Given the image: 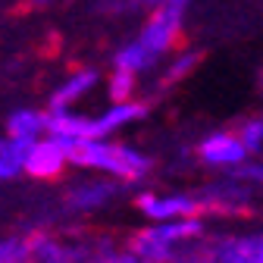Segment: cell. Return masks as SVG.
Returning <instances> with one entry per match:
<instances>
[{
	"label": "cell",
	"mask_w": 263,
	"mask_h": 263,
	"mask_svg": "<svg viewBox=\"0 0 263 263\" xmlns=\"http://www.w3.org/2000/svg\"><path fill=\"white\" fill-rule=\"evenodd\" d=\"M188 4L191 0H166V4L147 10L144 22L135 28V35H128L110 53V69H125L132 76H138L141 82L157 76L160 66L182 47Z\"/></svg>",
	"instance_id": "6da1fadb"
},
{
	"label": "cell",
	"mask_w": 263,
	"mask_h": 263,
	"mask_svg": "<svg viewBox=\"0 0 263 263\" xmlns=\"http://www.w3.org/2000/svg\"><path fill=\"white\" fill-rule=\"evenodd\" d=\"M154 166H157V160L144 147L122 141V138H91L72 151V170L101 173V176L125 182L128 188L144 185Z\"/></svg>",
	"instance_id": "7a4b0ae2"
},
{
	"label": "cell",
	"mask_w": 263,
	"mask_h": 263,
	"mask_svg": "<svg viewBox=\"0 0 263 263\" xmlns=\"http://www.w3.org/2000/svg\"><path fill=\"white\" fill-rule=\"evenodd\" d=\"M207 232H210L207 216H188L170 222H141L125 241L147 263H173L188 245L207 238Z\"/></svg>",
	"instance_id": "3957f363"
},
{
	"label": "cell",
	"mask_w": 263,
	"mask_h": 263,
	"mask_svg": "<svg viewBox=\"0 0 263 263\" xmlns=\"http://www.w3.org/2000/svg\"><path fill=\"white\" fill-rule=\"evenodd\" d=\"M128 185L101 173H88V170H76L72 179L63 182L60 191V210L72 219H91L101 216L107 210H113L122 197H125Z\"/></svg>",
	"instance_id": "277c9868"
},
{
	"label": "cell",
	"mask_w": 263,
	"mask_h": 263,
	"mask_svg": "<svg viewBox=\"0 0 263 263\" xmlns=\"http://www.w3.org/2000/svg\"><path fill=\"white\" fill-rule=\"evenodd\" d=\"M194 191L201 197V210L207 219H229V222L257 216V204L263 194L254 185H248L245 179H238L235 173L213 176L204 185H197Z\"/></svg>",
	"instance_id": "5b68a950"
},
{
	"label": "cell",
	"mask_w": 263,
	"mask_h": 263,
	"mask_svg": "<svg viewBox=\"0 0 263 263\" xmlns=\"http://www.w3.org/2000/svg\"><path fill=\"white\" fill-rule=\"evenodd\" d=\"M132 207L141 216V222H170L204 216L201 197L194 188H138L132 197Z\"/></svg>",
	"instance_id": "8992f818"
},
{
	"label": "cell",
	"mask_w": 263,
	"mask_h": 263,
	"mask_svg": "<svg viewBox=\"0 0 263 263\" xmlns=\"http://www.w3.org/2000/svg\"><path fill=\"white\" fill-rule=\"evenodd\" d=\"M204 263H263V222L210 229L204 238Z\"/></svg>",
	"instance_id": "52a82bcc"
},
{
	"label": "cell",
	"mask_w": 263,
	"mask_h": 263,
	"mask_svg": "<svg viewBox=\"0 0 263 263\" xmlns=\"http://www.w3.org/2000/svg\"><path fill=\"white\" fill-rule=\"evenodd\" d=\"M191 160L194 166H201L213 176H222V173H235L241 163H248L251 151L245 147L235 128H213V132H204L191 144Z\"/></svg>",
	"instance_id": "ba28073f"
},
{
	"label": "cell",
	"mask_w": 263,
	"mask_h": 263,
	"mask_svg": "<svg viewBox=\"0 0 263 263\" xmlns=\"http://www.w3.org/2000/svg\"><path fill=\"white\" fill-rule=\"evenodd\" d=\"M85 254H88V232L63 235L53 229L31 232V263H85Z\"/></svg>",
	"instance_id": "9c48e42d"
},
{
	"label": "cell",
	"mask_w": 263,
	"mask_h": 263,
	"mask_svg": "<svg viewBox=\"0 0 263 263\" xmlns=\"http://www.w3.org/2000/svg\"><path fill=\"white\" fill-rule=\"evenodd\" d=\"M72 170V151L57 138H41L25 147V176L35 182H60Z\"/></svg>",
	"instance_id": "30bf717a"
},
{
	"label": "cell",
	"mask_w": 263,
	"mask_h": 263,
	"mask_svg": "<svg viewBox=\"0 0 263 263\" xmlns=\"http://www.w3.org/2000/svg\"><path fill=\"white\" fill-rule=\"evenodd\" d=\"M104 76L97 66H72L47 94V107L50 110H79L88 97L104 88Z\"/></svg>",
	"instance_id": "8fae6325"
},
{
	"label": "cell",
	"mask_w": 263,
	"mask_h": 263,
	"mask_svg": "<svg viewBox=\"0 0 263 263\" xmlns=\"http://www.w3.org/2000/svg\"><path fill=\"white\" fill-rule=\"evenodd\" d=\"M151 113V104L147 101H107L104 110L94 113V138H122L132 125L144 122Z\"/></svg>",
	"instance_id": "7c38bea8"
},
{
	"label": "cell",
	"mask_w": 263,
	"mask_h": 263,
	"mask_svg": "<svg viewBox=\"0 0 263 263\" xmlns=\"http://www.w3.org/2000/svg\"><path fill=\"white\" fill-rule=\"evenodd\" d=\"M47 135L57 138L60 144H66L69 151H76L82 141L94 138V113H85L82 107L79 110H50Z\"/></svg>",
	"instance_id": "4fadbf2b"
},
{
	"label": "cell",
	"mask_w": 263,
	"mask_h": 263,
	"mask_svg": "<svg viewBox=\"0 0 263 263\" xmlns=\"http://www.w3.org/2000/svg\"><path fill=\"white\" fill-rule=\"evenodd\" d=\"M47 125H50V110L47 107H16L4 119V132L10 138L22 141V144L47 138Z\"/></svg>",
	"instance_id": "5bb4252c"
},
{
	"label": "cell",
	"mask_w": 263,
	"mask_h": 263,
	"mask_svg": "<svg viewBox=\"0 0 263 263\" xmlns=\"http://www.w3.org/2000/svg\"><path fill=\"white\" fill-rule=\"evenodd\" d=\"M85 263H147L135 251L128 248V241H119L104 232H88V254Z\"/></svg>",
	"instance_id": "9a60e30c"
},
{
	"label": "cell",
	"mask_w": 263,
	"mask_h": 263,
	"mask_svg": "<svg viewBox=\"0 0 263 263\" xmlns=\"http://www.w3.org/2000/svg\"><path fill=\"white\" fill-rule=\"evenodd\" d=\"M197 63H201V50H194V47H179L166 63L160 66V72H157V88L166 91V88L182 85V82L197 69Z\"/></svg>",
	"instance_id": "2e32d148"
},
{
	"label": "cell",
	"mask_w": 263,
	"mask_h": 263,
	"mask_svg": "<svg viewBox=\"0 0 263 263\" xmlns=\"http://www.w3.org/2000/svg\"><path fill=\"white\" fill-rule=\"evenodd\" d=\"M25 147L28 144L10 138L7 132H0V182H13L25 176Z\"/></svg>",
	"instance_id": "e0dca14e"
},
{
	"label": "cell",
	"mask_w": 263,
	"mask_h": 263,
	"mask_svg": "<svg viewBox=\"0 0 263 263\" xmlns=\"http://www.w3.org/2000/svg\"><path fill=\"white\" fill-rule=\"evenodd\" d=\"M138 91H141V79L125 72V69H110L104 76L107 101H132V97H138Z\"/></svg>",
	"instance_id": "ac0fdd59"
},
{
	"label": "cell",
	"mask_w": 263,
	"mask_h": 263,
	"mask_svg": "<svg viewBox=\"0 0 263 263\" xmlns=\"http://www.w3.org/2000/svg\"><path fill=\"white\" fill-rule=\"evenodd\" d=\"M0 263H31V232H0Z\"/></svg>",
	"instance_id": "d6986e66"
},
{
	"label": "cell",
	"mask_w": 263,
	"mask_h": 263,
	"mask_svg": "<svg viewBox=\"0 0 263 263\" xmlns=\"http://www.w3.org/2000/svg\"><path fill=\"white\" fill-rule=\"evenodd\" d=\"M235 132H238V138L245 141V147L251 151V157H263V113L245 116L235 125Z\"/></svg>",
	"instance_id": "ffe728a7"
},
{
	"label": "cell",
	"mask_w": 263,
	"mask_h": 263,
	"mask_svg": "<svg viewBox=\"0 0 263 263\" xmlns=\"http://www.w3.org/2000/svg\"><path fill=\"white\" fill-rule=\"evenodd\" d=\"M238 179H245L248 185H254L257 191H263V160L260 157H251L248 163H241V166L235 170Z\"/></svg>",
	"instance_id": "44dd1931"
},
{
	"label": "cell",
	"mask_w": 263,
	"mask_h": 263,
	"mask_svg": "<svg viewBox=\"0 0 263 263\" xmlns=\"http://www.w3.org/2000/svg\"><path fill=\"white\" fill-rule=\"evenodd\" d=\"M63 4V0H28V7H35V10H47V7H57Z\"/></svg>",
	"instance_id": "7402d4cb"
},
{
	"label": "cell",
	"mask_w": 263,
	"mask_h": 263,
	"mask_svg": "<svg viewBox=\"0 0 263 263\" xmlns=\"http://www.w3.org/2000/svg\"><path fill=\"white\" fill-rule=\"evenodd\" d=\"M160 4H166V0H135V7H144V10H154Z\"/></svg>",
	"instance_id": "603a6c76"
},
{
	"label": "cell",
	"mask_w": 263,
	"mask_h": 263,
	"mask_svg": "<svg viewBox=\"0 0 263 263\" xmlns=\"http://www.w3.org/2000/svg\"><path fill=\"white\" fill-rule=\"evenodd\" d=\"M260 88H263V66H260Z\"/></svg>",
	"instance_id": "cb8c5ba5"
}]
</instances>
